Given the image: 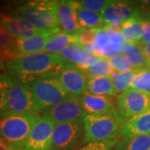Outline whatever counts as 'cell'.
I'll use <instances>...</instances> for the list:
<instances>
[{"label":"cell","instance_id":"1","mask_svg":"<svg viewBox=\"0 0 150 150\" xmlns=\"http://www.w3.org/2000/svg\"><path fill=\"white\" fill-rule=\"evenodd\" d=\"M66 63L58 54L41 52L7 62V71L12 80L30 84L40 79L59 76Z\"/></svg>","mask_w":150,"mask_h":150},{"label":"cell","instance_id":"2","mask_svg":"<svg viewBox=\"0 0 150 150\" xmlns=\"http://www.w3.org/2000/svg\"><path fill=\"white\" fill-rule=\"evenodd\" d=\"M40 118L33 112L0 113V137L13 149L23 150L31 130Z\"/></svg>","mask_w":150,"mask_h":150},{"label":"cell","instance_id":"3","mask_svg":"<svg viewBox=\"0 0 150 150\" xmlns=\"http://www.w3.org/2000/svg\"><path fill=\"white\" fill-rule=\"evenodd\" d=\"M59 2L55 0H37L27 2L13 12L14 17L23 19L43 31L59 28Z\"/></svg>","mask_w":150,"mask_h":150},{"label":"cell","instance_id":"4","mask_svg":"<svg viewBox=\"0 0 150 150\" xmlns=\"http://www.w3.org/2000/svg\"><path fill=\"white\" fill-rule=\"evenodd\" d=\"M123 123L118 110L107 114H87L83 119V144L117 139Z\"/></svg>","mask_w":150,"mask_h":150},{"label":"cell","instance_id":"5","mask_svg":"<svg viewBox=\"0 0 150 150\" xmlns=\"http://www.w3.org/2000/svg\"><path fill=\"white\" fill-rule=\"evenodd\" d=\"M39 106L45 110L71 98L65 92L58 76L43 78L29 84Z\"/></svg>","mask_w":150,"mask_h":150},{"label":"cell","instance_id":"6","mask_svg":"<svg viewBox=\"0 0 150 150\" xmlns=\"http://www.w3.org/2000/svg\"><path fill=\"white\" fill-rule=\"evenodd\" d=\"M40 111H43V108L36 101L29 84L13 80L3 112L38 113Z\"/></svg>","mask_w":150,"mask_h":150},{"label":"cell","instance_id":"7","mask_svg":"<svg viewBox=\"0 0 150 150\" xmlns=\"http://www.w3.org/2000/svg\"><path fill=\"white\" fill-rule=\"evenodd\" d=\"M115 103L119 116L125 122L150 109V94L129 88L118 94Z\"/></svg>","mask_w":150,"mask_h":150},{"label":"cell","instance_id":"8","mask_svg":"<svg viewBox=\"0 0 150 150\" xmlns=\"http://www.w3.org/2000/svg\"><path fill=\"white\" fill-rule=\"evenodd\" d=\"M83 133V122L55 124L50 150H74Z\"/></svg>","mask_w":150,"mask_h":150},{"label":"cell","instance_id":"9","mask_svg":"<svg viewBox=\"0 0 150 150\" xmlns=\"http://www.w3.org/2000/svg\"><path fill=\"white\" fill-rule=\"evenodd\" d=\"M59 81L71 98H80L88 93L87 76L76 65L66 63L59 73Z\"/></svg>","mask_w":150,"mask_h":150},{"label":"cell","instance_id":"10","mask_svg":"<svg viewBox=\"0 0 150 150\" xmlns=\"http://www.w3.org/2000/svg\"><path fill=\"white\" fill-rule=\"evenodd\" d=\"M55 123L43 114L31 130L23 150H50Z\"/></svg>","mask_w":150,"mask_h":150},{"label":"cell","instance_id":"11","mask_svg":"<svg viewBox=\"0 0 150 150\" xmlns=\"http://www.w3.org/2000/svg\"><path fill=\"white\" fill-rule=\"evenodd\" d=\"M43 114L51 118L55 124L83 122L87 115L81 106L79 98H69L58 106L43 110Z\"/></svg>","mask_w":150,"mask_h":150},{"label":"cell","instance_id":"12","mask_svg":"<svg viewBox=\"0 0 150 150\" xmlns=\"http://www.w3.org/2000/svg\"><path fill=\"white\" fill-rule=\"evenodd\" d=\"M104 25L112 22H125L130 19H141L142 14L139 3L131 1L112 0L102 13Z\"/></svg>","mask_w":150,"mask_h":150},{"label":"cell","instance_id":"13","mask_svg":"<svg viewBox=\"0 0 150 150\" xmlns=\"http://www.w3.org/2000/svg\"><path fill=\"white\" fill-rule=\"evenodd\" d=\"M79 101L84 112L90 115L107 114L117 110L112 97L110 96H98L86 93Z\"/></svg>","mask_w":150,"mask_h":150},{"label":"cell","instance_id":"14","mask_svg":"<svg viewBox=\"0 0 150 150\" xmlns=\"http://www.w3.org/2000/svg\"><path fill=\"white\" fill-rule=\"evenodd\" d=\"M58 55L64 61L76 65L83 71L102 59L93 55L84 47L78 44L70 45L58 54Z\"/></svg>","mask_w":150,"mask_h":150},{"label":"cell","instance_id":"15","mask_svg":"<svg viewBox=\"0 0 150 150\" xmlns=\"http://www.w3.org/2000/svg\"><path fill=\"white\" fill-rule=\"evenodd\" d=\"M0 20L8 32L15 39H27L43 32V30L38 29L28 22L17 17L1 13Z\"/></svg>","mask_w":150,"mask_h":150},{"label":"cell","instance_id":"16","mask_svg":"<svg viewBox=\"0 0 150 150\" xmlns=\"http://www.w3.org/2000/svg\"><path fill=\"white\" fill-rule=\"evenodd\" d=\"M60 31V28L43 31L33 37L27 39H15L16 57L28 54L41 53L44 50L46 43L53 34Z\"/></svg>","mask_w":150,"mask_h":150},{"label":"cell","instance_id":"17","mask_svg":"<svg viewBox=\"0 0 150 150\" xmlns=\"http://www.w3.org/2000/svg\"><path fill=\"white\" fill-rule=\"evenodd\" d=\"M59 22L62 31L69 34H74L82 28L77 18L75 1H59Z\"/></svg>","mask_w":150,"mask_h":150},{"label":"cell","instance_id":"18","mask_svg":"<svg viewBox=\"0 0 150 150\" xmlns=\"http://www.w3.org/2000/svg\"><path fill=\"white\" fill-rule=\"evenodd\" d=\"M150 134V109L129 118L121 126L120 136Z\"/></svg>","mask_w":150,"mask_h":150},{"label":"cell","instance_id":"19","mask_svg":"<svg viewBox=\"0 0 150 150\" xmlns=\"http://www.w3.org/2000/svg\"><path fill=\"white\" fill-rule=\"evenodd\" d=\"M75 8L78 22L82 28H101L104 26L102 13L88 10L81 5L79 1H75Z\"/></svg>","mask_w":150,"mask_h":150},{"label":"cell","instance_id":"20","mask_svg":"<svg viewBox=\"0 0 150 150\" xmlns=\"http://www.w3.org/2000/svg\"><path fill=\"white\" fill-rule=\"evenodd\" d=\"M113 150H150V134L121 136Z\"/></svg>","mask_w":150,"mask_h":150},{"label":"cell","instance_id":"21","mask_svg":"<svg viewBox=\"0 0 150 150\" xmlns=\"http://www.w3.org/2000/svg\"><path fill=\"white\" fill-rule=\"evenodd\" d=\"M73 44H77L74 34H69L63 31H59L49 38L43 52L58 54Z\"/></svg>","mask_w":150,"mask_h":150},{"label":"cell","instance_id":"22","mask_svg":"<svg viewBox=\"0 0 150 150\" xmlns=\"http://www.w3.org/2000/svg\"><path fill=\"white\" fill-rule=\"evenodd\" d=\"M88 93L93 95L110 96L117 95L113 82L110 77H98L88 82Z\"/></svg>","mask_w":150,"mask_h":150},{"label":"cell","instance_id":"23","mask_svg":"<svg viewBox=\"0 0 150 150\" xmlns=\"http://www.w3.org/2000/svg\"><path fill=\"white\" fill-rule=\"evenodd\" d=\"M0 56L7 60L10 61L16 58L15 50V38L11 35L0 20Z\"/></svg>","mask_w":150,"mask_h":150},{"label":"cell","instance_id":"24","mask_svg":"<svg viewBox=\"0 0 150 150\" xmlns=\"http://www.w3.org/2000/svg\"><path fill=\"white\" fill-rule=\"evenodd\" d=\"M143 20L130 19L123 22L120 33L126 40H128L132 44H137L141 40Z\"/></svg>","mask_w":150,"mask_h":150},{"label":"cell","instance_id":"25","mask_svg":"<svg viewBox=\"0 0 150 150\" xmlns=\"http://www.w3.org/2000/svg\"><path fill=\"white\" fill-rule=\"evenodd\" d=\"M83 72L89 79H92L98 77H110L112 69L109 64L108 59H100Z\"/></svg>","mask_w":150,"mask_h":150},{"label":"cell","instance_id":"26","mask_svg":"<svg viewBox=\"0 0 150 150\" xmlns=\"http://www.w3.org/2000/svg\"><path fill=\"white\" fill-rule=\"evenodd\" d=\"M130 88L150 94V65L139 70Z\"/></svg>","mask_w":150,"mask_h":150},{"label":"cell","instance_id":"27","mask_svg":"<svg viewBox=\"0 0 150 150\" xmlns=\"http://www.w3.org/2000/svg\"><path fill=\"white\" fill-rule=\"evenodd\" d=\"M126 55L130 59L131 63L134 65V69H140L149 65L147 57L145 55L144 46L141 44H139V43L133 44Z\"/></svg>","mask_w":150,"mask_h":150},{"label":"cell","instance_id":"28","mask_svg":"<svg viewBox=\"0 0 150 150\" xmlns=\"http://www.w3.org/2000/svg\"><path fill=\"white\" fill-rule=\"evenodd\" d=\"M139 70V69H134L125 73L118 74L117 77L114 79H112L113 86L117 93H121L123 92L126 91L127 89H129Z\"/></svg>","mask_w":150,"mask_h":150},{"label":"cell","instance_id":"29","mask_svg":"<svg viewBox=\"0 0 150 150\" xmlns=\"http://www.w3.org/2000/svg\"><path fill=\"white\" fill-rule=\"evenodd\" d=\"M108 62L112 69L118 74L134 69V65L126 54H119L114 58L108 59Z\"/></svg>","mask_w":150,"mask_h":150},{"label":"cell","instance_id":"30","mask_svg":"<svg viewBox=\"0 0 150 150\" xmlns=\"http://www.w3.org/2000/svg\"><path fill=\"white\" fill-rule=\"evenodd\" d=\"M13 80L9 75L7 74L6 73L0 74V113L3 112V110L5 107L7 98Z\"/></svg>","mask_w":150,"mask_h":150},{"label":"cell","instance_id":"31","mask_svg":"<svg viewBox=\"0 0 150 150\" xmlns=\"http://www.w3.org/2000/svg\"><path fill=\"white\" fill-rule=\"evenodd\" d=\"M98 28H81L74 33L77 44L83 47L92 45Z\"/></svg>","mask_w":150,"mask_h":150},{"label":"cell","instance_id":"32","mask_svg":"<svg viewBox=\"0 0 150 150\" xmlns=\"http://www.w3.org/2000/svg\"><path fill=\"white\" fill-rule=\"evenodd\" d=\"M112 0H82L80 4L88 10L100 13L110 4Z\"/></svg>","mask_w":150,"mask_h":150},{"label":"cell","instance_id":"33","mask_svg":"<svg viewBox=\"0 0 150 150\" xmlns=\"http://www.w3.org/2000/svg\"><path fill=\"white\" fill-rule=\"evenodd\" d=\"M118 141V139L105 142L98 143H89L84 145L79 150H112Z\"/></svg>","mask_w":150,"mask_h":150},{"label":"cell","instance_id":"34","mask_svg":"<svg viewBox=\"0 0 150 150\" xmlns=\"http://www.w3.org/2000/svg\"><path fill=\"white\" fill-rule=\"evenodd\" d=\"M143 30L142 38L139 44L143 46L150 44V14L143 17Z\"/></svg>","mask_w":150,"mask_h":150},{"label":"cell","instance_id":"35","mask_svg":"<svg viewBox=\"0 0 150 150\" xmlns=\"http://www.w3.org/2000/svg\"><path fill=\"white\" fill-rule=\"evenodd\" d=\"M0 150H17L13 149L0 137Z\"/></svg>","mask_w":150,"mask_h":150},{"label":"cell","instance_id":"36","mask_svg":"<svg viewBox=\"0 0 150 150\" xmlns=\"http://www.w3.org/2000/svg\"><path fill=\"white\" fill-rule=\"evenodd\" d=\"M144 50L145 55H146L147 59H148L149 64L150 65V44L144 45Z\"/></svg>","mask_w":150,"mask_h":150},{"label":"cell","instance_id":"37","mask_svg":"<svg viewBox=\"0 0 150 150\" xmlns=\"http://www.w3.org/2000/svg\"><path fill=\"white\" fill-rule=\"evenodd\" d=\"M4 62L5 60L0 56V74H2V71L4 69Z\"/></svg>","mask_w":150,"mask_h":150}]
</instances>
